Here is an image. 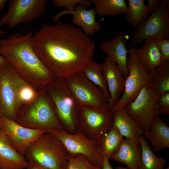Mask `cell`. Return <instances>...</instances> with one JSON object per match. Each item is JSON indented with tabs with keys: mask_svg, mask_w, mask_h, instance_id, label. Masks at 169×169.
I'll return each mask as SVG.
<instances>
[{
	"mask_svg": "<svg viewBox=\"0 0 169 169\" xmlns=\"http://www.w3.org/2000/svg\"><path fill=\"white\" fill-rule=\"evenodd\" d=\"M103 71L102 64L92 59L88 62L82 72L88 79L101 90L108 103L110 96Z\"/></svg>",
	"mask_w": 169,
	"mask_h": 169,
	"instance_id": "cell-25",
	"label": "cell"
},
{
	"mask_svg": "<svg viewBox=\"0 0 169 169\" xmlns=\"http://www.w3.org/2000/svg\"><path fill=\"white\" fill-rule=\"evenodd\" d=\"M123 137L117 128L113 125L106 134L95 141L99 154L103 157L109 159L118 149L123 139Z\"/></svg>",
	"mask_w": 169,
	"mask_h": 169,
	"instance_id": "cell-23",
	"label": "cell"
},
{
	"mask_svg": "<svg viewBox=\"0 0 169 169\" xmlns=\"http://www.w3.org/2000/svg\"><path fill=\"white\" fill-rule=\"evenodd\" d=\"M135 51L136 49L132 46H130L128 50L129 56L126 65L128 74L125 79L124 90L115 106L110 110L112 112L123 108L125 105L133 100L143 86L151 85V74H148L141 65Z\"/></svg>",
	"mask_w": 169,
	"mask_h": 169,
	"instance_id": "cell-8",
	"label": "cell"
},
{
	"mask_svg": "<svg viewBox=\"0 0 169 169\" xmlns=\"http://www.w3.org/2000/svg\"><path fill=\"white\" fill-rule=\"evenodd\" d=\"M32 31L15 33L0 40V54L17 73L37 90L44 88L54 78L36 54Z\"/></svg>",
	"mask_w": 169,
	"mask_h": 169,
	"instance_id": "cell-2",
	"label": "cell"
},
{
	"mask_svg": "<svg viewBox=\"0 0 169 169\" xmlns=\"http://www.w3.org/2000/svg\"><path fill=\"white\" fill-rule=\"evenodd\" d=\"M169 1H161L158 7L133 33L132 42L137 45L144 40L159 37L169 39Z\"/></svg>",
	"mask_w": 169,
	"mask_h": 169,
	"instance_id": "cell-9",
	"label": "cell"
},
{
	"mask_svg": "<svg viewBox=\"0 0 169 169\" xmlns=\"http://www.w3.org/2000/svg\"><path fill=\"white\" fill-rule=\"evenodd\" d=\"M138 137L141 142V153L139 169H164L167 161L162 157H157L153 153L143 135Z\"/></svg>",
	"mask_w": 169,
	"mask_h": 169,
	"instance_id": "cell-24",
	"label": "cell"
},
{
	"mask_svg": "<svg viewBox=\"0 0 169 169\" xmlns=\"http://www.w3.org/2000/svg\"><path fill=\"white\" fill-rule=\"evenodd\" d=\"M161 2L160 0H149L146 6L149 13L154 11L158 7Z\"/></svg>",
	"mask_w": 169,
	"mask_h": 169,
	"instance_id": "cell-34",
	"label": "cell"
},
{
	"mask_svg": "<svg viewBox=\"0 0 169 169\" xmlns=\"http://www.w3.org/2000/svg\"><path fill=\"white\" fill-rule=\"evenodd\" d=\"M33 42L36 54L54 79L82 71L95 52V42L80 28L60 22L42 26Z\"/></svg>",
	"mask_w": 169,
	"mask_h": 169,
	"instance_id": "cell-1",
	"label": "cell"
},
{
	"mask_svg": "<svg viewBox=\"0 0 169 169\" xmlns=\"http://www.w3.org/2000/svg\"><path fill=\"white\" fill-rule=\"evenodd\" d=\"M109 159L107 158L103 157V162L102 169H114L110 165Z\"/></svg>",
	"mask_w": 169,
	"mask_h": 169,
	"instance_id": "cell-35",
	"label": "cell"
},
{
	"mask_svg": "<svg viewBox=\"0 0 169 169\" xmlns=\"http://www.w3.org/2000/svg\"><path fill=\"white\" fill-rule=\"evenodd\" d=\"M69 155L57 137L45 132L31 142L24 156L28 161L45 169H66Z\"/></svg>",
	"mask_w": 169,
	"mask_h": 169,
	"instance_id": "cell-4",
	"label": "cell"
},
{
	"mask_svg": "<svg viewBox=\"0 0 169 169\" xmlns=\"http://www.w3.org/2000/svg\"><path fill=\"white\" fill-rule=\"evenodd\" d=\"M96 13L101 16L115 17L126 12L128 5L124 0H92Z\"/></svg>",
	"mask_w": 169,
	"mask_h": 169,
	"instance_id": "cell-27",
	"label": "cell"
},
{
	"mask_svg": "<svg viewBox=\"0 0 169 169\" xmlns=\"http://www.w3.org/2000/svg\"><path fill=\"white\" fill-rule=\"evenodd\" d=\"M77 113L78 129L95 141L106 134L113 125V113L109 110L93 108L79 104Z\"/></svg>",
	"mask_w": 169,
	"mask_h": 169,
	"instance_id": "cell-7",
	"label": "cell"
},
{
	"mask_svg": "<svg viewBox=\"0 0 169 169\" xmlns=\"http://www.w3.org/2000/svg\"><path fill=\"white\" fill-rule=\"evenodd\" d=\"M127 39L126 35L119 32L112 39L103 40L100 44L101 51L116 62L125 79L128 74L126 67L129 54L126 46Z\"/></svg>",
	"mask_w": 169,
	"mask_h": 169,
	"instance_id": "cell-18",
	"label": "cell"
},
{
	"mask_svg": "<svg viewBox=\"0 0 169 169\" xmlns=\"http://www.w3.org/2000/svg\"><path fill=\"white\" fill-rule=\"evenodd\" d=\"M114 169H130L129 168H126L124 167H122L120 166H117Z\"/></svg>",
	"mask_w": 169,
	"mask_h": 169,
	"instance_id": "cell-39",
	"label": "cell"
},
{
	"mask_svg": "<svg viewBox=\"0 0 169 169\" xmlns=\"http://www.w3.org/2000/svg\"><path fill=\"white\" fill-rule=\"evenodd\" d=\"M112 113L114 118L113 125L117 128L123 136L129 138L144 134L136 122L123 108Z\"/></svg>",
	"mask_w": 169,
	"mask_h": 169,
	"instance_id": "cell-22",
	"label": "cell"
},
{
	"mask_svg": "<svg viewBox=\"0 0 169 169\" xmlns=\"http://www.w3.org/2000/svg\"><path fill=\"white\" fill-rule=\"evenodd\" d=\"M15 81L17 99L21 108L23 105L33 100L39 90H37L16 72Z\"/></svg>",
	"mask_w": 169,
	"mask_h": 169,
	"instance_id": "cell-28",
	"label": "cell"
},
{
	"mask_svg": "<svg viewBox=\"0 0 169 169\" xmlns=\"http://www.w3.org/2000/svg\"><path fill=\"white\" fill-rule=\"evenodd\" d=\"M65 79L69 89L79 104L93 108L109 110L102 91L88 79L82 71Z\"/></svg>",
	"mask_w": 169,
	"mask_h": 169,
	"instance_id": "cell-10",
	"label": "cell"
},
{
	"mask_svg": "<svg viewBox=\"0 0 169 169\" xmlns=\"http://www.w3.org/2000/svg\"><path fill=\"white\" fill-rule=\"evenodd\" d=\"M46 132L57 137L69 155H84L93 165L102 169L103 157L99 153L95 141L87 137L79 129L74 134L68 133L64 130H52Z\"/></svg>",
	"mask_w": 169,
	"mask_h": 169,
	"instance_id": "cell-11",
	"label": "cell"
},
{
	"mask_svg": "<svg viewBox=\"0 0 169 169\" xmlns=\"http://www.w3.org/2000/svg\"><path fill=\"white\" fill-rule=\"evenodd\" d=\"M28 162L27 169H45L34 162L30 161Z\"/></svg>",
	"mask_w": 169,
	"mask_h": 169,
	"instance_id": "cell-37",
	"label": "cell"
},
{
	"mask_svg": "<svg viewBox=\"0 0 169 169\" xmlns=\"http://www.w3.org/2000/svg\"><path fill=\"white\" fill-rule=\"evenodd\" d=\"M0 130L7 136L15 150L23 156L31 142L46 132L43 130L25 127L3 116H0Z\"/></svg>",
	"mask_w": 169,
	"mask_h": 169,
	"instance_id": "cell-14",
	"label": "cell"
},
{
	"mask_svg": "<svg viewBox=\"0 0 169 169\" xmlns=\"http://www.w3.org/2000/svg\"><path fill=\"white\" fill-rule=\"evenodd\" d=\"M16 73L8 62L0 65V116L14 120L21 108L16 95Z\"/></svg>",
	"mask_w": 169,
	"mask_h": 169,
	"instance_id": "cell-13",
	"label": "cell"
},
{
	"mask_svg": "<svg viewBox=\"0 0 169 169\" xmlns=\"http://www.w3.org/2000/svg\"><path fill=\"white\" fill-rule=\"evenodd\" d=\"M159 94L151 85H145L134 99L123 108L144 134L149 131L153 120L160 114L157 103Z\"/></svg>",
	"mask_w": 169,
	"mask_h": 169,
	"instance_id": "cell-6",
	"label": "cell"
},
{
	"mask_svg": "<svg viewBox=\"0 0 169 169\" xmlns=\"http://www.w3.org/2000/svg\"><path fill=\"white\" fill-rule=\"evenodd\" d=\"M44 88L63 130L74 134L78 129L77 110L79 103L69 89L65 79H54Z\"/></svg>",
	"mask_w": 169,
	"mask_h": 169,
	"instance_id": "cell-5",
	"label": "cell"
},
{
	"mask_svg": "<svg viewBox=\"0 0 169 169\" xmlns=\"http://www.w3.org/2000/svg\"><path fill=\"white\" fill-rule=\"evenodd\" d=\"M151 86L156 92L169 91V61L156 68L151 74Z\"/></svg>",
	"mask_w": 169,
	"mask_h": 169,
	"instance_id": "cell-29",
	"label": "cell"
},
{
	"mask_svg": "<svg viewBox=\"0 0 169 169\" xmlns=\"http://www.w3.org/2000/svg\"><path fill=\"white\" fill-rule=\"evenodd\" d=\"M102 65L103 74L110 95L108 104L109 109L111 110L123 93L125 78L116 62L110 57H106Z\"/></svg>",
	"mask_w": 169,
	"mask_h": 169,
	"instance_id": "cell-15",
	"label": "cell"
},
{
	"mask_svg": "<svg viewBox=\"0 0 169 169\" xmlns=\"http://www.w3.org/2000/svg\"><path fill=\"white\" fill-rule=\"evenodd\" d=\"M141 153V145L138 135L123 139L118 150L109 159L124 164L128 168L139 169Z\"/></svg>",
	"mask_w": 169,
	"mask_h": 169,
	"instance_id": "cell-17",
	"label": "cell"
},
{
	"mask_svg": "<svg viewBox=\"0 0 169 169\" xmlns=\"http://www.w3.org/2000/svg\"><path fill=\"white\" fill-rule=\"evenodd\" d=\"M7 2V0H0V12L2 11Z\"/></svg>",
	"mask_w": 169,
	"mask_h": 169,
	"instance_id": "cell-38",
	"label": "cell"
},
{
	"mask_svg": "<svg viewBox=\"0 0 169 169\" xmlns=\"http://www.w3.org/2000/svg\"><path fill=\"white\" fill-rule=\"evenodd\" d=\"M165 169H169V167H166Z\"/></svg>",
	"mask_w": 169,
	"mask_h": 169,
	"instance_id": "cell-40",
	"label": "cell"
},
{
	"mask_svg": "<svg viewBox=\"0 0 169 169\" xmlns=\"http://www.w3.org/2000/svg\"><path fill=\"white\" fill-rule=\"evenodd\" d=\"M28 164L24 156L15 150L0 130V169H25Z\"/></svg>",
	"mask_w": 169,
	"mask_h": 169,
	"instance_id": "cell-19",
	"label": "cell"
},
{
	"mask_svg": "<svg viewBox=\"0 0 169 169\" xmlns=\"http://www.w3.org/2000/svg\"><path fill=\"white\" fill-rule=\"evenodd\" d=\"M153 41L157 46L165 61H169V39L159 37Z\"/></svg>",
	"mask_w": 169,
	"mask_h": 169,
	"instance_id": "cell-33",
	"label": "cell"
},
{
	"mask_svg": "<svg viewBox=\"0 0 169 169\" xmlns=\"http://www.w3.org/2000/svg\"><path fill=\"white\" fill-rule=\"evenodd\" d=\"M15 121L25 127L43 130L46 132L63 130L54 106L44 88L38 91L33 100L21 107Z\"/></svg>",
	"mask_w": 169,
	"mask_h": 169,
	"instance_id": "cell-3",
	"label": "cell"
},
{
	"mask_svg": "<svg viewBox=\"0 0 169 169\" xmlns=\"http://www.w3.org/2000/svg\"><path fill=\"white\" fill-rule=\"evenodd\" d=\"M125 13L126 22L137 28L149 17V12L144 0H128Z\"/></svg>",
	"mask_w": 169,
	"mask_h": 169,
	"instance_id": "cell-26",
	"label": "cell"
},
{
	"mask_svg": "<svg viewBox=\"0 0 169 169\" xmlns=\"http://www.w3.org/2000/svg\"><path fill=\"white\" fill-rule=\"evenodd\" d=\"M144 135L154 151L169 148V127L159 116L154 118L149 131Z\"/></svg>",
	"mask_w": 169,
	"mask_h": 169,
	"instance_id": "cell-21",
	"label": "cell"
},
{
	"mask_svg": "<svg viewBox=\"0 0 169 169\" xmlns=\"http://www.w3.org/2000/svg\"><path fill=\"white\" fill-rule=\"evenodd\" d=\"M68 14L73 15V23L89 36L94 35L101 29L100 24L96 20V13L95 9H88L87 6L81 4H78L72 11L65 10L60 11L53 16L52 19L58 22L61 17Z\"/></svg>",
	"mask_w": 169,
	"mask_h": 169,
	"instance_id": "cell-16",
	"label": "cell"
},
{
	"mask_svg": "<svg viewBox=\"0 0 169 169\" xmlns=\"http://www.w3.org/2000/svg\"><path fill=\"white\" fill-rule=\"evenodd\" d=\"M46 0H12L7 12L0 19V27L6 25L10 29L21 23L36 19L44 12Z\"/></svg>",
	"mask_w": 169,
	"mask_h": 169,
	"instance_id": "cell-12",
	"label": "cell"
},
{
	"mask_svg": "<svg viewBox=\"0 0 169 169\" xmlns=\"http://www.w3.org/2000/svg\"><path fill=\"white\" fill-rule=\"evenodd\" d=\"M157 103L159 114L168 115L169 114V91L160 94Z\"/></svg>",
	"mask_w": 169,
	"mask_h": 169,
	"instance_id": "cell-32",
	"label": "cell"
},
{
	"mask_svg": "<svg viewBox=\"0 0 169 169\" xmlns=\"http://www.w3.org/2000/svg\"><path fill=\"white\" fill-rule=\"evenodd\" d=\"M5 33L4 30L0 29V40L2 39L1 38L3 35L5 34ZM8 62L7 60L0 54V65Z\"/></svg>",
	"mask_w": 169,
	"mask_h": 169,
	"instance_id": "cell-36",
	"label": "cell"
},
{
	"mask_svg": "<svg viewBox=\"0 0 169 169\" xmlns=\"http://www.w3.org/2000/svg\"><path fill=\"white\" fill-rule=\"evenodd\" d=\"M52 2L58 8L64 7L65 10L70 11L74 10L78 4H81L86 6H91L93 4L90 0H53Z\"/></svg>",
	"mask_w": 169,
	"mask_h": 169,
	"instance_id": "cell-31",
	"label": "cell"
},
{
	"mask_svg": "<svg viewBox=\"0 0 169 169\" xmlns=\"http://www.w3.org/2000/svg\"><path fill=\"white\" fill-rule=\"evenodd\" d=\"M66 169H102L93 165L87 158L82 154L69 155Z\"/></svg>",
	"mask_w": 169,
	"mask_h": 169,
	"instance_id": "cell-30",
	"label": "cell"
},
{
	"mask_svg": "<svg viewBox=\"0 0 169 169\" xmlns=\"http://www.w3.org/2000/svg\"><path fill=\"white\" fill-rule=\"evenodd\" d=\"M136 57L146 72L151 74L155 69L165 62L153 39L146 40L140 48L136 49Z\"/></svg>",
	"mask_w": 169,
	"mask_h": 169,
	"instance_id": "cell-20",
	"label": "cell"
}]
</instances>
